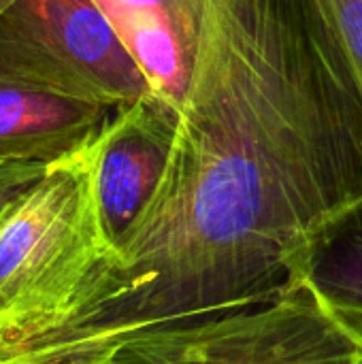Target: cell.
Masks as SVG:
<instances>
[{"instance_id":"3957f363","label":"cell","mask_w":362,"mask_h":364,"mask_svg":"<svg viewBox=\"0 0 362 364\" xmlns=\"http://www.w3.org/2000/svg\"><path fill=\"white\" fill-rule=\"evenodd\" d=\"M361 350L301 284L273 301L0 364H352Z\"/></svg>"},{"instance_id":"8fae6325","label":"cell","mask_w":362,"mask_h":364,"mask_svg":"<svg viewBox=\"0 0 362 364\" xmlns=\"http://www.w3.org/2000/svg\"><path fill=\"white\" fill-rule=\"evenodd\" d=\"M352 2H362V0H314V4L318 6V11L322 13L324 19H329L337 9H341L346 4H352Z\"/></svg>"},{"instance_id":"277c9868","label":"cell","mask_w":362,"mask_h":364,"mask_svg":"<svg viewBox=\"0 0 362 364\" xmlns=\"http://www.w3.org/2000/svg\"><path fill=\"white\" fill-rule=\"evenodd\" d=\"M0 81L113 111L151 92L94 0H0Z\"/></svg>"},{"instance_id":"5b68a950","label":"cell","mask_w":362,"mask_h":364,"mask_svg":"<svg viewBox=\"0 0 362 364\" xmlns=\"http://www.w3.org/2000/svg\"><path fill=\"white\" fill-rule=\"evenodd\" d=\"M177 122L179 109L149 92L141 100L113 111L92 141L94 194L111 252L160 186Z\"/></svg>"},{"instance_id":"30bf717a","label":"cell","mask_w":362,"mask_h":364,"mask_svg":"<svg viewBox=\"0 0 362 364\" xmlns=\"http://www.w3.org/2000/svg\"><path fill=\"white\" fill-rule=\"evenodd\" d=\"M51 164L45 162H26L0 158V213L9 203H13L21 192L36 183Z\"/></svg>"},{"instance_id":"52a82bcc","label":"cell","mask_w":362,"mask_h":364,"mask_svg":"<svg viewBox=\"0 0 362 364\" xmlns=\"http://www.w3.org/2000/svg\"><path fill=\"white\" fill-rule=\"evenodd\" d=\"M113 109L0 81V158L53 164L85 149Z\"/></svg>"},{"instance_id":"7c38bea8","label":"cell","mask_w":362,"mask_h":364,"mask_svg":"<svg viewBox=\"0 0 362 364\" xmlns=\"http://www.w3.org/2000/svg\"><path fill=\"white\" fill-rule=\"evenodd\" d=\"M352 364H362V352L361 354H358V356H356V360H354V363Z\"/></svg>"},{"instance_id":"9c48e42d","label":"cell","mask_w":362,"mask_h":364,"mask_svg":"<svg viewBox=\"0 0 362 364\" xmlns=\"http://www.w3.org/2000/svg\"><path fill=\"white\" fill-rule=\"evenodd\" d=\"M326 21L337 32L344 58L362 102V2H352L337 9Z\"/></svg>"},{"instance_id":"ba28073f","label":"cell","mask_w":362,"mask_h":364,"mask_svg":"<svg viewBox=\"0 0 362 364\" xmlns=\"http://www.w3.org/2000/svg\"><path fill=\"white\" fill-rule=\"evenodd\" d=\"M294 284L305 286L362 352V205L326 226L301 254Z\"/></svg>"},{"instance_id":"8992f818","label":"cell","mask_w":362,"mask_h":364,"mask_svg":"<svg viewBox=\"0 0 362 364\" xmlns=\"http://www.w3.org/2000/svg\"><path fill=\"white\" fill-rule=\"evenodd\" d=\"M141 66L149 87L179 109L207 0H94Z\"/></svg>"},{"instance_id":"7a4b0ae2","label":"cell","mask_w":362,"mask_h":364,"mask_svg":"<svg viewBox=\"0 0 362 364\" xmlns=\"http://www.w3.org/2000/svg\"><path fill=\"white\" fill-rule=\"evenodd\" d=\"M90 145L53 162L0 213V356L58 328L111 256Z\"/></svg>"},{"instance_id":"6da1fadb","label":"cell","mask_w":362,"mask_h":364,"mask_svg":"<svg viewBox=\"0 0 362 364\" xmlns=\"http://www.w3.org/2000/svg\"><path fill=\"white\" fill-rule=\"evenodd\" d=\"M362 205V102L314 0H207L160 186L47 352L267 303Z\"/></svg>"}]
</instances>
